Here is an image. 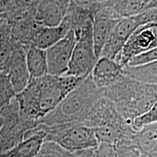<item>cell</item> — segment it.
Masks as SVG:
<instances>
[{
  "label": "cell",
  "mask_w": 157,
  "mask_h": 157,
  "mask_svg": "<svg viewBox=\"0 0 157 157\" xmlns=\"http://www.w3.org/2000/svg\"><path fill=\"white\" fill-rule=\"evenodd\" d=\"M124 74V67L116 60L101 57L91 73L95 86L103 90L113 85Z\"/></svg>",
  "instance_id": "cell-13"
},
{
  "label": "cell",
  "mask_w": 157,
  "mask_h": 157,
  "mask_svg": "<svg viewBox=\"0 0 157 157\" xmlns=\"http://www.w3.org/2000/svg\"><path fill=\"white\" fill-rule=\"evenodd\" d=\"M15 98L19 105L21 119L38 125L42 119L39 109L38 79H31L29 85Z\"/></svg>",
  "instance_id": "cell-11"
},
{
  "label": "cell",
  "mask_w": 157,
  "mask_h": 157,
  "mask_svg": "<svg viewBox=\"0 0 157 157\" xmlns=\"http://www.w3.org/2000/svg\"><path fill=\"white\" fill-rule=\"evenodd\" d=\"M0 117L4 122L3 127L17 126L21 121L20 108L16 98H13L0 109Z\"/></svg>",
  "instance_id": "cell-22"
},
{
  "label": "cell",
  "mask_w": 157,
  "mask_h": 157,
  "mask_svg": "<svg viewBox=\"0 0 157 157\" xmlns=\"http://www.w3.org/2000/svg\"><path fill=\"white\" fill-rule=\"evenodd\" d=\"M157 123V101L148 111L136 118L132 122V128L139 131L144 127Z\"/></svg>",
  "instance_id": "cell-24"
},
{
  "label": "cell",
  "mask_w": 157,
  "mask_h": 157,
  "mask_svg": "<svg viewBox=\"0 0 157 157\" xmlns=\"http://www.w3.org/2000/svg\"><path fill=\"white\" fill-rule=\"evenodd\" d=\"M0 95L7 102H9L16 95L8 74L6 71H0Z\"/></svg>",
  "instance_id": "cell-26"
},
{
  "label": "cell",
  "mask_w": 157,
  "mask_h": 157,
  "mask_svg": "<svg viewBox=\"0 0 157 157\" xmlns=\"http://www.w3.org/2000/svg\"><path fill=\"white\" fill-rule=\"evenodd\" d=\"M124 74L142 83L157 85V61L137 67H124Z\"/></svg>",
  "instance_id": "cell-20"
},
{
  "label": "cell",
  "mask_w": 157,
  "mask_h": 157,
  "mask_svg": "<svg viewBox=\"0 0 157 157\" xmlns=\"http://www.w3.org/2000/svg\"><path fill=\"white\" fill-rule=\"evenodd\" d=\"M84 125L95 129L105 125H132L124 119L116 105L104 96L98 100L87 113Z\"/></svg>",
  "instance_id": "cell-9"
},
{
  "label": "cell",
  "mask_w": 157,
  "mask_h": 157,
  "mask_svg": "<svg viewBox=\"0 0 157 157\" xmlns=\"http://www.w3.org/2000/svg\"><path fill=\"white\" fill-rule=\"evenodd\" d=\"M103 96V90L96 87L90 74L39 124L47 127L73 123L83 124L91 107Z\"/></svg>",
  "instance_id": "cell-2"
},
{
  "label": "cell",
  "mask_w": 157,
  "mask_h": 157,
  "mask_svg": "<svg viewBox=\"0 0 157 157\" xmlns=\"http://www.w3.org/2000/svg\"><path fill=\"white\" fill-rule=\"evenodd\" d=\"M156 127L157 123L144 127L135 133V144L143 156L157 157Z\"/></svg>",
  "instance_id": "cell-19"
},
{
  "label": "cell",
  "mask_w": 157,
  "mask_h": 157,
  "mask_svg": "<svg viewBox=\"0 0 157 157\" xmlns=\"http://www.w3.org/2000/svg\"><path fill=\"white\" fill-rule=\"evenodd\" d=\"M70 30V26L64 21L56 27L42 26L35 36L32 45L46 50L63 39Z\"/></svg>",
  "instance_id": "cell-17"
},
{
  "label": "cell",
  "mask_w": 157,
  "mask_h": 157,
  "mask_svg": "<svg viewBox=\"0 0 157 157\" xmlns=\"http://www.w3.org/2000/svg\"><path fill=\"white\" fill-rule=\"evenodd\" d=\"M6 23H7V21H6L5 20L0 19V31L2 30V29L3 28L4 25H5Z\"/></svg>",
  "instance_id": "cell-31"
},
{
  "label": "cell",
  "mask_w": 157,
  "mask_h": 157,
  "mask_svg": "<svg viewBox=\"0 0 157 157\" xmlns=\"http://www.w3.org/2000/svg\"><path fill=\"white\" fill-rule=\"evenodd\" d=\"M11 27L6 23L0 31V71H6L15 46Z\"/></svg>",
  "instance_id": "cell-21"
},
{
  "label": "cell",
  "mask_w": 157,
  "mask_h": 157,
  "mask_svg": "<svg viewBox=\"0 0 157 157\" xmlns=\"http://www.w3.org/2000/svg\"><path fill=\"white\" fill-rule=\"evenodd\" d=\"M151 23H157V5L146 9L135 16L120 20L104 46L101 57L115 60L129 36L139 27Z\"/></svg>",
  "instance_id": "cell-5"
},
{
  "label": "cell",
  "mask_w": 157,
  "mask_h": 157,
  "mask_svg": "<svg viewBox=\"0 0 157 157\" xmlns=\"http://www.w3.org/2000/svg\"><path fill=\"white\" fill-rule=\"evenodd\" d=\"M156 137H157V127H156Z\"/></svg>",
  "instance_id": "cell-32"
},
{
  "label": "cell",
  "mask_w": 157,
  "mask_h": 157,
  "mask_svg": "<svg viewBox=\"0 0 157 157\" xmlns=\"http://www.w3.org/2000/svg\"><path fill=\"white\" fill-rule=\"evenodd\" d=\"M156 61H157V48L132 58L128 62L127 66L137 67V66H144V65L151 63Z\"/></svg>",
  "instance_id": "cell-25"
},
{
  "label": "cell",
  "mask_w": 157,
  "mask_h": 157,
  "mask_svg": "<svg viewBox=\"0 0 157 157\" xmlns=\"http://www.w3.org/2000/svg\"><path fill=\"white\" fill-rule=\"evenodd\" d=\"M10 4V1H0V15L8 10Z\"/></svg>",
  "instance_id": "cell-29"
},
{
  "label": "cell",
  "mask_w": 157,
  "mask_h": 157,
  "mask_svg": "<svg viewBox=\"0 0 157 157\" xmlns=\"http://www.w3.org/2000/svg\"><path fill=\"white\" fill-rule=\"evenodd\" d=\"M25 59L31 80L48 75L46 50L30 45L26 50Z\"/></svg>",
  "instance_id": "cell-18"
},
{
  "label": "cell",
  "mask_w": 157,
  "mask_h": 157,
  "mask_svg": "<svg viewBox=\"0 0 157 157\" xmlns=\"http://www.w3.org/2000/svg\"><path fill=\"white\" fill-rule=\"evenodd\" d=\"M103 95L132 125L136 118L148 111L157 101V85L142 83L123 74L113 85L103 89Z\"/></svg>",
  "instance_id": "cell-1"
},
{
  "label": "cell",
  "mask_w": 157,
  "mask_h": 157,
  "mask_svg": "<svg viewBox=\"0 0 157 157\" xmlns=\"http://www.w3.org/2000/svg\"><path fill=\"white\" fill-rule=\"evenodd\" d=\"M76 43L74 31L70 30L63 39L46 50L49 75L63 76L66 74Z\"/></svg>",
  "instance_id": "cell-8"
},
{
  "label": "cell",
  "mask_w": 157,
  "mask_h": 157,
  "mask_svg": "<svg viewBox=\"0 0 157 157\" xmlns=\"http://www.w3.org/2000/svg\"><path fill=\"white\" fill-rule=\"evenodd\" d=\"M85 78L49 74L42 78H37L39 109L42 119L56 109L63 100L78 87Z\"/></svg>",
  "instance_id": "cell-3"
},
{
  "label": "cell",
  "mask_w": 157,
  "mask_h": 157,
  "mask_svg": "<svg viewBox=\"0 0 157 157\" xmlns=\"http://www.w3.org/2000/svg\"><path fill=\"white\" fill-rule=\"evenodd\" d=\"M156 5L157 1L153 0H109L106 10L110 17L121 20L135 16L146 9Z\"/></svg>",
  "instance_id": "cell-15"
},
{
  "label": "cell",
  "mask_w": 157,
  "mask_h": 157,
  "mask_svg": "<svg viewBox=\"0 0 157 157\" xmlns=\"http://www.w3.org/2000/svg\"><path fill=\"white\" fill-rule=\"evenodd\" d=\"M70 1H39L34 19L44 27H56L61 24Z\"/></svg>",
  "instance_id": "cell-12"
},
{
  "label": "cell",
  "mask_w": 157,
  "mask_h": 157,
  "mask_svg": "<svg viewBox=\"0 0 157 157\" xmlns=\"http://www.w3.org/2000/svg\"><path fill=\"white\" fill-rule=\"evenodd\" d=\"M95 148L84 149V150L71 152L70 157H97L95 154Z\"/></svg>",
  "instance_id": "cell-28"
},
{
  "label": "cell",
  "mask_w": 157,
  "mask_h": 157,
  "mask_svg": "<svg viewBox=\"0 0 157 157\" xmlns=\"http://www.w3.org/2000/svg\"><path fill=\"white\" fill-rule=\"evenodd\" d=\"M7 103V102L4 99V98L2 97L1 95H0V109H1Z\"/></svg>",
  "instance_id": "cell-30"
},
{
  "label": "cell",
  "mask_w": 157,
  "mask_h": 157,
  "mask_svg": "<svg viewBox=\"0 0 157 157\" xmlns=\"http://www.w3.org/2000/svg\"><path fill=\"white\" fill-rule=\"evenodd\" d=\"M141 157H147V156H143V155H141Z\"/></svg>",
  "instance_id": "cell-33"
},
{
  "label": "cell",
  "mask_w": 157,
  "mask_h": 157,
  "mask_svg": "<svg viewBox=\"0 0 157 157\" xmlns=\"http://www.w3.org/2000/svg\"><path fill=\"white\" fill-rule=\"evenodd\" d=\"M47 132L40 125L25 132L23 140L2 157H35L45 141Z\"/></svg>",
  "instance_id": "cell-14"
},
{
  "label": "cell",
  "mask_w": 157,
  "mask_h": 157,
  "mask_svg": "<svg viewBox=\"0 0 157 157\" xmlns=\"http://www.w3.org/2000/svg\"><path fill=\"white\" fill-rule=\"evenodd\" d=\"M157 48V23H151L139 27L129 36L116 59L121 66H126L135 56Z\"/></svg>",
  "instance_id": "cell-7"
},
{
  "label": "cell",
  "mask_w": 157,
  "mask_h": 157,
  "mask_svg": "<svg viewBox=\"0 0 157 157\" xmlns=\"http://www.w3.org/2000/svg\"><path fill=\"white\" fill-rule=\"evenodd\" d=\"M45 140L53 141L69 152L95 148L98 142L92 127L82 124H66L47 127Z\"/></svg>",
  "instance_id": "cell-4"
},
{
  "label": "cell",
  "mask_w": 157,
  "mask_h": 157,
  "mask_svg": "<svg viewBox=\"0 0 157 157\" xmlns=\"http://www.w3.org/2000/svg\"><path fill=\"white\" fill-rule=\"evenodd\" d=\"M76 43L65 76L87 78L93 71L98 58L96 56L93 37V22L78 31H74Z\"/></svg>",
  "instance_id": "cell-6"
},
{
  "label": "cell",
  "mask_w": 157,
  "mask_h": 157,
  "mask_svg": "<svg viewBox=\"0 0 157 157\" xmlns=\"http://www.w3.org/2000/svg\"><path fill=\"white\" fill-rule=\"evenodd\" d=\"M120 20H117L97 13L93 21V37L95 52L99 59L101 52L116 25Z\"/></svg>",
  "instance_id": "cell-16"
},
{
  "label": "cell",
  "mask_w": 157,
  "mask_h": 157,
  "mask_svg": "<svg viewBox=\"0 0 157 157\" xmlns=\"http://www.w3.org/2000/svg\"><path fill=\"white\" fill-rule=\"evenodd\" d=\"M28 48L15 41L13 55L6 70L16 95L22 92L31 82L25 59Z\"/></svg>",
  "instance_id": "cell-10"
},
{
  "label": "cell",
  "mask_w": 157,
  "mask_h": 157,
  "mask_svg": "<svg viewBox=\"0 0 157 157\" xmlns=\"http://www.w3.org/2000/svg\"><path fill=\"white\" fill-rule=\"evenodd\" d=\"M71 152L53 141L45 140L35 157H70Z\"/></svg>",
  "instance_id": "cell-23"
},
{
  "label": "cell",
  "mask_w": 157,
  "mask_h": 157,
  "mask_svg": "<svg viewBox=\"0 0 157 157\" xmlns=\"http://www.w3.org/2000/svg\"><path fill=\"white\" fill-rule=\"evenodd\" d=\"M95 154L97 157H119L115 145L109 143H98Z\"/></svg>",
  "instance_id": "cell-27"
}]
</instances>
